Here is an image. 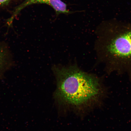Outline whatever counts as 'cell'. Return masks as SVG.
<instances>
[{"label":"cell","instance_id":"obj_1","mask_svg":"<svg viewBox=\"0 0 131 131\" xmlns=\"http://www.w3.org/2000/svg\"><path fill=\"white\" fill-rule=\"evenodd\" d=\"M57 80V95L63 102L80 109L91 111L102 102L106 90L99 80L75 65L54 67Z\"/></svg>","mask_w":131,"mask_h":131},{"label":"cell","instance_id":"obj_2","mask_svg":"<svg viewBox=\"0 0 131 131\" xmlns=\"http://www.w3.org/2000/svg\"><path fill=\"white\" fill-rule=\"evenodd\" d=\"M111 37L105 47L107 55L117 60H129L131 58V30L118 31Z\"/></svg>","mask_w":131,"mask_h":131},{"label":"cell","instance_id":"obj_3","mask_svg":"<svg viewBox=\"0 0 131 131\" xmlns=\"http://www.w3.org/2000/svg\"><path fill=\"white\" fill-rule=\"evenodd\" d=\"M46 4L51 6L57 15L61 14H67L70 13L67 9V5L61 0H26L14 10L8 23L9 24L12 23L15 16L27 6L33 4Z\"/></svg>","mask_w":131,"mask_h":131},{"label":"cell","instance_id":"obj_4","mask_svg":"<svg viewBox=\"0 0 131 131\" xmlns=\"http://www.w3.org/2000/svg\"><path fill=\"white\" fill-rule=\"evenodd\" d=\"M5 58L4 53L0 49V67L4 63Z\"/></svg>","mask_w":131,"mask_h":131},{"label":"cell","instance_id":"obj_5","mask_svg":"<svg viewBox=\"0 0 131 131\" xmlns=\"http://www.w3.org/2000/svg\"><path fill=\"white\" fill-rule=\"evenodd\" d=\"M11 0H0V6L7 4Z\"/></svg>","mask_w":131,"mask_h":131}]
</instances>
